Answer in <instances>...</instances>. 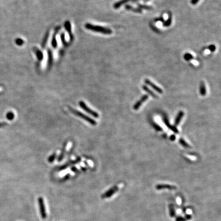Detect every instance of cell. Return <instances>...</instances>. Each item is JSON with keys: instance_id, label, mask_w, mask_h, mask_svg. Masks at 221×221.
Returning <instances> with one entry per match:
<instances>
[{"instance_id": "29", "label": "cell", "mask_w": 221, "mask_h": 221, "mask_svg": "<svg viewBox=\"0 0 221 221\" xmlns=\"http://www.w3.org/2000/svg\"><path fill=\"white\" fill-rule=\"evenodd\" d=\"M52 56L51 54V52L50 51H49V63L51 64L52 63Z\"/></svg>"}, {"instance_id": "9", "label": "cell", "mask_w": 221, "mask_h": 221, "mask_svg": "<svg viewBox=\"0 0 221 221\" xmlns=\"http://www.w3.org/2000/svg\"><path fill=\"white\" fill-rule=\"evenodd\" d=\"M70 143H66V144L65 145V146H64V147H63V149H62V151L61 152V153L60 154V156H59V159H58V160H59V161H61L62 160V159H63V158L64 157V156H65V153H66V152H67L68 151V149H69V145H70Z\"/></svg>"}, {"instance_id": "3", "label": "cell", "mask_w": 221, "mask_h": 221, "mask_svg": "<svg viewBox=\"0 0 221 221\" xmlns=\"http://www.w3.org/2000/svg\"><path fill=\"white\" fill-rule=\"evenodd\" d=\"M39 204L41 218L43 219H45L47 218L48 215V211L47 209L48 208L47 204L46 203V201H45L43 198L40 197L39 199Z\"/></svg>"}, {"instance_id": "16", "label": "cell", "mask_w": 221, "mask_h": 221, "mask_svg": "<svg viewBox=\"0 0 221 221\" xmlns=\"http://www.w3.org/2000/svg\"><path fill=\"white\" fill-rule=\"evenodd\" d=\"M133 1V0H120V1L117 2V3H116L114 5V7L115 9H118V8H119V7H120L122 5L125 4H126V3H127V2H130V1Z\"/></svg>"}, {"instance_id": "8", "label": "cell", "mask_w": 221, "mask_h": 221, "mask_svg": "<svg viewBox=\"0 0 221 221\" xmlns=\"http://www.w3.org/2000/svg\"><path fill=\"white\" fill-rule=\"evenodd\" d=\"M164 123H165V125L167 126V127L168 128H169L170 130H172V131H173L174 133H176V134H178V133H179V130L177 129V128L175 126L172 125L169 123V121H168V120H167V118H165L164 119Z\"/></svg>"}, {"instance_id": "32", "label": "cell", "mask_w": 221, "mask_h": 221, "mask_svg": "<svg viewBox=\"0 0 221 221\" xmlns=\"http://www.w3.org/2000/svg\"><path fill=\"white\" fill-rule=\"evenodd\" d=\"M139 1V0H133L132 1H133V2L135 3V2H137V1Z\"/></svg>"}, {"instance_id": "30", "label": "cell", "mask_w": 221, "mask_h": 221, "mask_svg": "<svg viewBox=\"0 0 221 221\" xmlns=\"http://www.w3.org/2000/svg\"><path fill=\"white\" fill-rule=\"evenodd\" d=\"M176 139V136L175 135H172L170 136V140L172 141L175 140Z\"/></svg>"}, {"instance_id": "14", "label": "cell", "mask_w": 221, "mask_h": 221, "mask_svg": "<svg viewBox=\"0 0 221 221\" xmlns=\"http://www.w3.org/2000/svg\"><path fill=\"white\" fill-rule=\"evenodd\" d=\"M156 188L157 189H164V188H166V189H176V187L175 186H172V185H166V184H164V185H158L156 186Z\"/></svg>"}, {"instance_id": "6", "label": "cell", "mask_w": 221, "mask_h": 221, "mask_svg": "<svg viewBox=\"0 0 221 221\" xmlns=\"http://www.w3.org/2000/svg\"><path fill=\"white\" fill-rule=\"evenodd\" d=\"M145 82L146 84H147V85L151 87L154 90H155L158 93H159L160 94L163 93V91L162 89H161L160 88H159V87H158L157 85H156L155 83H154L153 82L149 81V80H148V79L145 80Z\"/></svg>"}, {"instance_id": "31", "label": "cell", "mask_w": 221, "mask_h": 221, "mask_svg": "<svg viewBox=\"0 0 221 221\" xmlns=\"http://www.w3.org/2000/svg\"><path fill=\"white\" fill-rule=\"evenodd\" d=\"M199 1V0H191V3L193 5H196Z\"/></svg>"}, {"instance_id": "27", "label": "cell", "mask_w": 221, "mask_h": 221, "mask_svg": "<svg viewBox=\"0 0 221 221\" xmlns=\"http://www.w3.org/2000/svg\"><path fill=\"white\" fill-rule=\"evenodd\" d=\"M52 46L53 47H54V48L56 47V46H57V41H56V39H55V37H54V38L53 39V40L52 41Z\"/></svg>"}, {"instance_id": "11", "label": "cell", "mask_w": 221, "mask_h": 221, "mask_svg": "<svg viewBox=\"0 0 221 221\" xmlns=\"http://www.w3.org/2000/svg\"><path fill=\"white\" fill-rule=\"evenodd\" d=\"M125 9L126 10H131V11H132L134 12H136V13H141L142 12V10L141 9H140V8H134L133 6H132L131 5H126L125 6Z\"/></svg>"}, {"instance_id": "28", "label": "cell", "mask_w": 221, "mask_h": 221, "mask_svg": "<svg viewBox=\"0 0 221 221\" xmlns=\"http://www.w3.org/2000/svg\"><path fill=\"white\" fill-rule=\"evenodd\" d=\"M16 43H17V45H18L19 46H21V45H22L24 44V41L22 40V39H17L16 40Z\"/></svg>"}, {"instance_id": "25", "label": "cell", "mask_w": 221, "mask_h": 221, "mask_svg": "<svg viewBox=\"0 0 221 221\" xmlns=\"http://www.w3.org/2000/svg\"><path fill=\"white\" fill-rule=\"evenodd\" d=\"M7 118H8V119H9V120H12V119H13V117H14V114H13V113H12V112H9V113H8V114H7Z\"/></svg>"}, {"instance_id": "33", "label": "cell", "mask_w": 221, "mask_h": 221, "mask_svg": "<svg viewBox=\"0 0 221 221\" xmlns=\"http://www.w3.org/2000/svg\"><path fill=\"white\" fill-rule=\"evenodd\" d=\"M149 0H143V2H147V1H148Z\"/></svg>"}, {"instance_id": "22", "label": "cell", "mask_w": 221, "mask_h": 221, "mask_svg": "<svg viewBox=\"0 0 221 221\" xmlns=\"http://www.w3.org/2000/svg\"><path fill=\"white\" fill-rule=\"evenodd\" d=\"M153 126H154V129H155L156 130H157V131H158V132H161V131H163L162 128L161 127V126H160V125H158V124H157V123H154L153 124Z\"/></svg>"}, {"instance_id": "4", "label": "cell", "mask_w": 221, "mask_h": 221, "mask_svg": "<svg viewBox=\"0 0 221 221\" xmlns=\"http://www.w3.org/2000/svg\"><path fill=\"white\" fill-rule=\"evenodd\" d=\"M80 105L81 106V108L84 110L86 112H87L88 113H89V114L91 115L92 116H93V117H95V118H98L99 117V114L96 112L95 111H94V110H92L91 108H90L83 101H81L79 103Z\"/></svg>"}, {"instance_id": "7", "label": "cell", "mask_w": 221, "mask_h": 221, "mask_svg": "<svg viewBox=\"0 0 221 221\" xmlns=\"http://www.w3.org/2000/svg\"><path fill=\"white\" fill-rule=\"evenodd\" d=\"M119 187L118 186H116L113 187V188H111L110 189H109L107 192H106L103 195V198H109L110 197V196H111L112 195H113V194H114L115 193H116V192L118 190Z\"/></svg>"}, {"instance_id": "26", "label": "cell", "mask_w": 221, "mask_h": 221, "mask_svg": "<svg viewBox=\"0 0 221 221\" xmlns=\"http://www.w3.org/2000/svg\"><path fill=\"white\" fill-rule=\"evenodd\" d=\"M208 49L211 52H214L216 49V47L214 45H210L208 47Z\"/></svg>"}, {"instance_id": "23", "label": "cell", "mask_w": 221, "mask_h": 221, "mask_svg": "<svg viewBox=\"0 0 221 221\" xmlns=\"http://www.w3.org/2000/svg\"><path fill=\"white\" fill-rule=\"evenodd\" d=\"M65 27L68 31L69 33H71V25L70 23L69 22H66L65 23Z\"/></svg>"}, {"instance_id": "5", "label": "cell", "mask_w": 221, "mask_h": 221, "mask_svg": "<svg viewBox=\"0 0 221 221\" xmlns=\"http://www.w3.org/2000/svg\"><path fill=\"white\" fill-rule=\"evenodd\" d=\"M148 98V96L147 95H144L141 98L140 100L138 101L133 106V109L135 110H138L140 108L142 104L145 102V101H147Z\"/></svg>"}, {"instance_id": "19", "label": "cell", "mask_w": 221, "mask_h": 221, "mask_svg": "<svg viewBox=\"0 0 221 221\" xmlns=\"http://www.w3.org/2000/svg\"><path fill=\"white\" fill-rule=\"evenodd\" d=\"M35 53L37 55V56L39 60H42L43 59V54L42 52L40 51V50L38 49H35Z\"/></svg>"}, {"instance_id": "24", "label": "cell", "mask_w": 221, "mask_h": 221, "mask_svg": "<svg viewBox=\"0 0 221 221\" xmlns=\"http://www.w3.org/2000/svg\"><path fill=\"white\" fill-rule=\"evenodd\" d=\"M56 153H54V154H53L49 158H48V161L49 162H50V163H51V162H53L54 160V159H55V158H56Z\"/></svg>"}, {"instance_id": "10", "label": "cell", "mask_w": 221, "mask_h": 221, "mask_svg": "<svg viewBox=\"0 0 221 221\" xmlns=\"http://www.w3.org/2000/svg\"><path fill=\"white\" fill-rule=\"evenodd\" d=\"M184 115V113L183 111H180L178 113V115H177V117L175 120V126H177L179 124V123L181 121L182 117H183Z\"/></svg>"}, {"instance_id": "18", "label": "cell", "mask_w": 221, "mask_h": 221, "mask_svg": "<svg viewBox=\"0 0 221 221\" xmlns=\"http://www.w3.org/2000/svg\"><path fill=\"white\" fill-rule=\"evenodd\" d=\"M179 142L181 145L183 146V147L185 148H191L190 145H189V144H188L183 138H180L179 140Z\"/></svg>"}, {"instance_id": "20", "label": "cell", "mask_w": 221, "mask_h": 221, "mask_svg": "<svg viewBox=\"0 0 221 221\" xmlns=\"http://www.w3.org/2000/svg\"><path fill=\"white\" fill-rule=\"evenodd\" d=\"M172 23V17L171 16H169V18L167 19V20L164 22L163 23V26L164 27H168Z\"/></svg>"}, {"instance_id": "1", "label": "cell", "mask_w": 221, "mask_h": 221, "mask_svg": "<svg viewBox=\"0 0 221 221\" xmlns=\"http://www.w3.org/2000/svg\"><path fill=\"white\" fill-rule=\"evenodd\" d=\"M85 27L87 29L92 31L93 32L101 33L104 34L109 35V34H111L112 33V30L111 29L108 28L101 26L93 25L91 24L88 23L85 25Z\"/></svg>"}, {"instance_id": "13", "label": "cell", "mask_w": 221, "mask_h": 221, "mask_svg": "<svg viewBox=\"0 0 221 221\" xmlns=\"http://www.w3.org/2000/svg\"><path fill=\"white\" fill-rule=\"evenodd\" d=\"M206 86H205V84L203 81H202L200 83V95L204 96L206 95Z\"/></svg>"}, {"instance_id": "12", "label": "cell", "mask_w": 221, "mask_h": 221, "mask_svg": "<svg viewBox=\"0 0 221 221\" xmlns=\"http://www.w3.org/2000/svg\"><path fill=\"white\" fill-rule=\"evenodd\" d=\"M142 88L144 91H145L146 93H147L149 95H150L151 96H152L154 98H158L157 95L156 94H155L154 92H153L152 90H151L146 85H142Z\"/></svg>"}, {"instance_id": "17", "label": "cell", "mask_w": 221, "mask_h": 221, "mask_svg": "<svg viewBox=\"0 0 221 221\" xmlns=\"http://www.w3.org/2000/svg\"><path fill=\"white\" fill-rule=\"evenodd\" d=\"M137 6H138V8L142 9H144V10H151L153 9V7L149 6H147V5H142L140 4H138Z\"/></svg>"}, {"instance_id": "15", "label": "cell", "mask_w": 221, "mask_h": 221, "mask_svg": "<svg viewBox=\"0 0 221 221\" xmlns=\"http://www.w3.org/2000/svg\"><path fill=\"white\" fill-rule=\"evenodd\" d=\"M79 161H80V159H76V160H74L73 161H71L70 160V161L68 162L65 165H63L62 166H61L60 167H59V170H63V169L66 168L67 167H68L70 165H71L72 164H74V163H76V162H79Z\"/></svg>"}, {"instance_id": "21", "label": "cell", "mask_w": 221, "mask_h": 221, "mask_svg": "<svg viewBox=\"0 0 221 221\" xmlns=\"http://www.w3.org/2000/svg\"><path fill=\"white\" fill-rule=\"evenodd\" d=\"M184 59L186 61H189L194 59V56L189 53H186L184 55Z\"/></svg>"}, {"instance_id": "2", "label": "cell", "mask_w": 221, "mask_h": 221, "mask_svg": "<svg viewBox=\"0 0 221 221\" xmlns=\"http://www.w3.org/2000/svg\"><path fill=\"white\" fill-rule=\"evenodd\" d=\"M69 110L70 111V112L72 113H73L75 115L79 117L80 118H82V119L87 121L90 124H92L93 125H96L97 124V122H96V121L92 119V118H90L88 116L85 115L84 114L82 113L81 112H80V111H77V110H75V109H73L72 108H71L70 106H69Z\"/></svg>"}]
</instances>
